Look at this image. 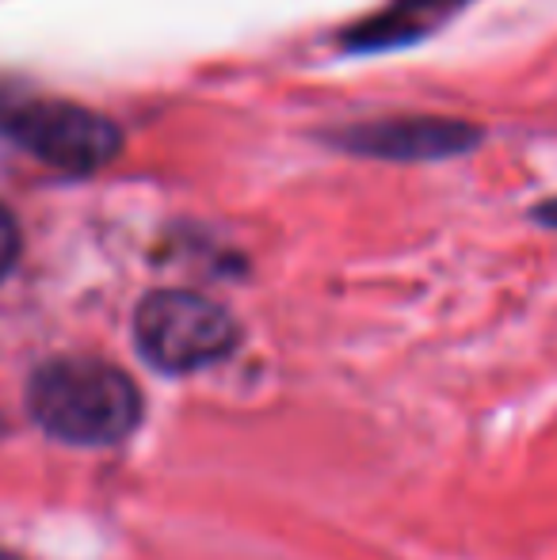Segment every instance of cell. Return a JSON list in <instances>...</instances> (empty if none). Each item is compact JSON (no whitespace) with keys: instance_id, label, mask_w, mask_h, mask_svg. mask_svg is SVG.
Instances as JSON below:
<instances>
[{"instance_id":"6da1fadb","label":"cell","mask_w":557,"mask_h":560,"mask_svg":"<svg viewBox=\"0 0 557 560\" xmlns=\"http://www.w3.org/2000/svg\"><path fill=\"white\" fill-rule=\"evenodd\" d=\"M27 412L50 439L73 446H112L141 420V393L104 359H50L27 382Z\"/></svg>"},{"instance_id":"7a4b0ae2","label":"cell","mask_w":557,"mask_h":560,"mask_svg":"<svg viewBox=\"0 0 557 560\" xmlns=\"http://www.w3.org/2000/svg\"><path fill=\"white\" fill-rule=\"evenodd\" d=\"M0 133L58 172H96L123 149V130L107 115L73 100L0 89Z\"/></svg>"},{"instance_id":"3957f363","label":"cell","mask_w":557,"mask_h":560,"mask_svg":"<svg viewBox=\"0 0 557 560\" xmlns=\"http://www.w3.org/2000/svg\"><path fill=\"white\" fill-rule=\"evenodd\" d=\"M135 343L164 374H192L237 347V320L195 290H156L135 313Z\"/></svg>"},{"instance_id":"277c9868","label":"cell","mask_w":557,"mask_h":560,"mask_svg":"<svg viewBox=\"0 0 557 560\" xmlns=\"http://www.w3.org/2000/svg\"><path fill=\"white\" fill-rule=\"evenodd\" d=\"M481 141V130L462 118H382L336 133V145L351 149L359 156L379 161H446V156L469 153Z\"/></svg>"},{"instance_id":"5b68a950","label":"cell","mask_w":557,"mask_h":560,"mask_svg":"<svg viewBox=\"0 0 557 560\" xmlns=\"http://www.w3.org/2000/svg\"><path fill=\"white\" fill-rule=\"evenodd\" d=\"M469 0H390L371 20L356 23L344 35L351 50H397L428 38L436 27H443L454 12H462Z\"/></svg>"},{"instance_id":"8992f818","label":"cell","mask_w":557,"mask_h":560,"mask_svg":"<svg viewBox=\"0 0 557 560\" xmlns=\"http://www.w3.org/2000/svg\"><path fill=\"white\" fill-rule=\"evenodd\" d=\"M20 248H23L20 225H15L12 210L0 207V282H4L8 271L15 267V259H20Z\"/></svg>"},{"instance_id":"52a82bcc","label":"cell","mask_w":557,"mask_h":560,"mask_svg":"<svg viewBox=\"0 0 557 560\" xmlns=\"http://www.w3.org/2000/svg\"><path fill=\"white\" fill-rule=\"evenodd\" d=\"M531 218H535L538 225H550V229H557V199L538 202V207L531 210Z\"/></svg>"},{"instance_id":"ba28073f","label":"cell","mask_w":557,"mask_h":560,"mask_svg":"<svg viewBox=\"0 0 557 560\" xmlns=\"http://www.w3.org/2000/svg\"><path fill=\"white\" fill-rule=\"evenodd\" d=\"M0 560H20V557H12V553H4V549H0Z\"/></svg>"},{"instance_id":"9c48e42d","label":"cell","mask_w":557,"mask_h":560,"mask_svg":"<svg viewBox=\"0 0 557 560\" xmlns=\"http://www.w3.org/2000/svg\"><path fill=\"white\" fill-rule=\"evenodd\" d=\"M0 435H4V420H0Z\"/></svg>"}]
</instances>
